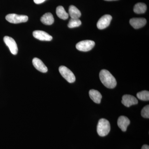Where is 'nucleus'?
I'll return each mask as SVG.
<instances>
[{"label":"nucleus","instance_id":"obj_1","mask_svg":"<svg viewBox=\"0 0 149 149\" xmlns=\"http://www.w3.org/2000/svg\"><path fill=\"white\" fill-rule=\"evenodd\" d=\"M100 78L102 83L107 88L113 89L115 88L117 85L115 77L107 70H101L100 73Z\"/></svg>","mask_w":149,"mask_h":149},{"label":"nucleus","instance_id":"obj_15","mask_svg":"<svg viewBox=\"0 0 149 149\" xmlns=\"http://www.w3.org/2000/svg\"><path fill=\"white\" fill-rule=\"evenodd\" d=\"M71 18L79 19L81 15V12L74 6L71 5L69 7V14Z\"/></svg>","mask_w":149,"mask_h":149},{"label":"nucleus","instance_id":"obj_17","mask_svg":"<svg viewBox=\"0 0 149 149\" xmlns=\"http://www.w3.org/2000/svg\"><path fill=\"white\" fill-rule=\"evenodd\" d=\"M147 6L146 4L142 3H137L135 5L133 8V11L137 14L145 13L147 10Z\"/></svg>","mask_w":149,"mask_h":149},{"label":"nucleus","instance_id":"obj_23","mask_svg":"<svg viewBox=\"0 0 149 149\" xmlns=\"http://www.w3.org/2000/svg\"><path fill=\"white\" fill-rule=\"evenodd\" d=\"M105 1H116V0H105Z\"/></svg>","mask_w":149,"mask_h":149},{"label":"nucleus","instance_id":"obj_6","mask_svg":"<svg viewBox=\"0 0 149 149\" xmlns=\"http://www.w3.org/2000/svg\"><path fill=\"white\" fill-rule=\"evenodd\" d=\"M4 42L8 47L11 53L13 55H16L18 52V48L15 41L12 37L5 36L3 38Z\"/></svg>","mask_w":149,"mask_h":149},{"label":"nucleus","instance_id":"obj_20","mask_svg":"<svg viewBox=\"0 0 149 149\" xmlns=\"http://www.w3.org/2000/svg\"><path fill=\"white\" fill-rule=\"evenodd\" d=\"M142 116L145 118H149V105L146 106L143 108L141 112Z\"/></svg>","mask_w":149,"mask_h":149},{"label":"nucleus","instance_id":"obj_22","mask_svg":"<svg viewBox=\"0 0 149 149\" xmlns=\"http://www.w3.org/2000/svg\"><path fill=\"white\" fill-rule=\"evenodd\" d=\"M141 149H149V146L147 145H144L142 146Z\"/></svg>","mask_w":149,"mask_h":149},{"label":"nucleus","instance_id":"obj_13","mask_svg":"<svg viewBox=\"0 0 149 149\" xmlns=\"http://www.w3.org/2000/svg\"><path fill=\"white\" fill-rule=\"evenodd\" d=\"M89 96L91 100L97 104L100 103L102 95L98 91L93 89L90 90L89 91Z\"/></svg>","mask_w":149,"mask_h":149},{"label":"nucleus","instance_id":"obj_3","mask_svg":"<svg viewBox=\"0 0 149 149\" xmlns=\"http://www.w3.org/2000/svg\"><path fill=\"white\" fill-rule=\"evenodd\" d=\"M59 71L62 76L69 83L75 82V76L73 72L66 67L61 65L59 68Z\"/></svg>","mask_w":149,"mask_h":149},{"label":"nucleus","instance_id":"obj_21","mask_svg":"<svg viewBox=\"0 0 149 149\" xmlns=\"http://www.w3.org/2000/svg\"><path fill=\"white\" fill-rule=\"evenodd\" d=\"M34 2L37 4H40L45 1L46 0H33Z\"/></svg>","mask_w":149,"mask_h":149},{"label":"nucleus","instance_id":"obj_19","mask_svg":"<svg viewBox=\"0 0 149 149\" xmlns=\"http://www.w3.org/2000/svg\"><path fill=\"white\" fill-rule=\"evenodd\" d=\"M82 24L81 21L79 19L71 18L69 20L68 26L69 28H72L79 27Z\"/></svg>","mask_w":149,"mask_h":149},{"label":"nucleus","instance_id":"obj_18","mask_svg":"<svg viewBox=\"0 0 149 149\" xmlns=\"http://www.w3.org/2000/svg\"><path fill=\"white\" fill-rule=\"evenodd\" d=\"M137 97L141 100H149V91H144L139 92L137 94Z\"/></svg>","mask_w":149,"mask_h":149},{"label":"nucleus","instance_id":"obj_12","mask_svg":"<svg viewBox=\"0 0 149 149\" xmlns=\"http://www.w3.org/2000/svg\"><path fill=\"white\" fill-rule=\"evenodd\" d=\"M130 124V120L126 116H121L118 119V125L123 132L126 131L127 127Z\"/></svg>","mask_w":149,"mask_h":149},{"label":"nucleus","instance_id":"obj_5","mask_svg":"<svg viewBox=\"0 0 149 149\" xmlns=\"http://www.w3.org/2000/svg\"><path fill=\"white\" fill-rule=\"evenodd\" d=\"M95 45V42L92 40H86L77 43L76 48L79 51L88 52L91 50Z\"/></svg>","mask_w":149,"mask_h":149},{"label":"nucleus","instance_id":"obj_2","mask_svg":"<svg viewBox=\"0 0 149 149\" xmlns=\"http://www.w3.org/2000/svg\"><path fill=\"white\" fill-rule=\"evenodd\" d=\"M111 126L109 121L105 118L99 120L97 126V132L99 136L104 137L107 136L110 131Z\"/></svg>","mask_w":149,"mask_h":149},{"label":"nucleus","instance_id":"obj_14","mask_svg":"<svg viewBox=\"0 0 149 149\" xmlns=\"http://www.w3.org/2000/svg\"><path fill=\"white\" fill-rule=\"evenodd\" d=\"M43 24L45 25H50L53 24L54 19L53 15L50 13H47L44 14L40 19Z\"/></svg>","mask_w":149,"mask_h":149},{"label":"nucleus","instance_id":"obj_16","mask_svg":"<svg viewBox=\"0 0 149 149\" xmlns=\"http://www.w3.org/2000/svg\"><path fill=\"white\" fill-rule=\"evenodd\" d=\"M56 13L58 17L64 20L67 19L69 17V15L65 11L62 6H58L57 7Z\"/></svg>","mask_w":149,"mask_h":149},{"label":"nucleus","instance_id":"obj_9","mask_svg":"<svg viewBox=\"0 0 149 149\" xmlns=\"http://www.w3.org/2000/svg\"><path fill=\"white\" fill-rule=\"evenodd\" d=\"M121 102L125 106L129 107L133 105L138 104V100L134 96L131 95H125L122 97Z\"/></svg>","mask_w":149,"mask_h":149},{"label":"nucleus","instance_id":"obj_7","mask_svg":"<svg viewBox=\"0 0 149 149\" xmlns=\"http://www.w3.org/2000/svg\"><path fill=\"white\" fill-rule=\"evenodd\" d=\"M112 19V16L109 15H103L98 21L97 27L100 29H105L109 26Z\"/></svg>","mask_w":149,"mask_h":149},{"label":"nucleus","instance_id":"obj_10","mask_svg":"<svg viewBox=\"0 0 149 149\" xmlns=\"http://www.w3.org/2000/svg\"><path fill=\"white\" fill-rule=\"evenodd\" d=\"M146 19L144 18H133L130 20V24L136 29L144 27L146 24Z\"/></svg>","mask_w":149,"mask_h":149},{"label":"nucleus","instance_id":"obj_11","mask_svg":"<svg viewBox=\"0 0 149 149\" xmlns=\"http://www.w3.org/2000/svg\"><path fill=\"white\" fill-rule=\"evenodd\" d=\"M32 63L35 68L40 72L45 73L48 71V68L41 60L35 58L32 60Z\"/></svg>","mask_w":149,"mask_h":149},{"label":"nucleus","instance_id":"obj_4","mask_svg":"<svg viewBox=\"0 0 149 149\" xmlns=\"http://www.w3.org/2000/svg\"><path fill=\"white\" fill-rule=\"evenodd\" d=\"M6 19L10 23L18 24L25 22L28 21V17L27 15H19L16 14H9L6 17Z\"/></svg>","mask_w":149,"mask_h":149},{"label":"nucleus","instance_id":"obj_8","mask_svg":"<svg viewBox=\"0 0 149 149\" xmlns=\"http://www.w3.org/2000/svg\"><path fill=\"white\" fill-rule=\"evenodd\" d=\"M34 37L41 41H50L52 40V36L47 33L41 30H36L33 32Z\"/></svg>","mask_w":149,"mask_h":149}]
</instances>
